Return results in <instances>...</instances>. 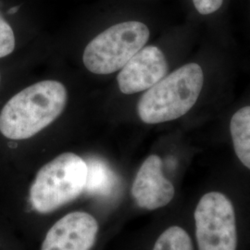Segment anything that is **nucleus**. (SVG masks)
Instances as JSON below:
<instances>
[{"label": "nucleus", "mask_w": 250, "mask_h": 250, "mask_svg": "<svg viewBox=\"0 0 250 250\" xmlns=\"http://www.w3.org/2000/svg\"><path fill=\"white\" fill-rule=\"evenodd\" d=\"M68 93L58 81L36 83L13 96L0 112V133L11 140L33 137L56 121L65 108Z\"/></svg>", "instance_id": "obj_1"}, {"label": "nucleus", "mask_w": 250, "mask_h": 250, "mask_svg": "<svg viewBox=\"0 0 250 250\" xmlns=\"http://www.w3.org/2000/svg\"><path fill=\"white\" fill-rule=\"evenodd\" d=\"M204 83V72L188 63L166 75L141 97L137 112L141 121L157 125L184 116L194 107Z\"/></svg>", "instance_id": "obj_2"}, {"label": "nucleus", "mask_w": 250, "mask_h": 250, "mask_svg": "<svg viewBox=\"0 0 250 250\" xmlns=\"http://www.w3.org/2000/svg\"><path fill=\"white\" fill-rule=\"evenodd\" d=\"M87 165L80 156L66 152L45 164L30 188V201L39 213H50L84 191Z\"/></svg>", "instance_id": "obj_3"}, {"label": "nucleus", "mask_w": 250, "mask_h": 250, "mask_svg": "<svg viewBox=\"0 0 250 250\" xmlns=\"http://www.w3.org/2000/svg\"><path fill=\"white\" fill-rule=\"evenodd\" d=\"M149 29L140 21H125L109 27L86 45L83 61L95 74H110L124 68L149 38Z\"/></svg>", "instance_id": "obj_4"}, {"label": "nucleus", "mask_w": 250, "mask_h": 250, "mask_svg": "<svg viewBox=\"0 0 250 250\" xmlns=\"http://www.w3.org/2000/svg\"><path fill=\"white\" fill-rule=\"evenodd\" d=\"M194 222L198 250H237L235 209L230 197L224 193L210 191L200 197Z\"/></svg>", "instance_id": "obj_5"}, {"label": "nucleus", "mask_w": 250, "mask_h": 250, "mask_svg": "<svg viewBox=\"0 0 250 250\" xmlns=\"http://www.w3.org/2000/svg\"><path fill=\"white\" fill-rule=\"evenodd\" d=\"M168 70L167 60L160 48L144 46L118 74L119 88L125 95L149 89L167 75Z\"/></svg>", "instance_id": "obj_6"}, {"label": "nucleus", "mask_w": 250, "mask_h": 250, "mask_svg": "<svg viewBox=\"0 0 250 250\" xmlns=\"http://www.w3.org/2000/svg\"><path fill=\"white\" fill-rule=\"evenodd\" d=\"M98 232L99 224L92 215L83 211L71 212L49 229L41 250H90Z\"/></svg>", "instance_id": "obj_7"}, {"label": "nucleus", "mask_w": 250, "mask_h": 250, "mask_svg": "<svg viewBox=\"0 0 250 250\" xmlns=\"http://www.w3.org/2000/svg\"><path fill=\"white\" fill-rule=\"evenodd\" d=\"M131 193L134 202L146 210H156L170 204L175 188L162 170V161L158 155L148 156L139 168Z\"/></svg>", "instance_id": "obj_8"}, {"label": "nucleus", "mask_w": 250, "mask_h": 250, "mask_svg": "<svg viewBox=\"0 0 250 250\" xmlns=\"http://www.w3.org/2000/svg\"><path fill=\"white\" fill-rule=\"evenodd\" d=\"M85 162L87 165V175L83 192L102 197L111 195L118 185L115 172L100 159L93 158Z\"/></svg>", "instance_id": "obj_9"}, {"label": "nucleus", "mask_w": 250, "mask_h": 250, "mask_svg": "<svg viewBox=\"0 0 250 250\" xmlns=\"http://www.w3.org/2000/svg\"><path fill=\"white\" fill-rule=\"evenodd\" d=\"M230 133L235 155L250 170V106L242 107L233 114Z\"/></svg>", "instance_id": "obj_10"}, {"label": "nucleus", "mask_w": 250, "mask_h": 250, "mask_svg": "<svg viewBox=\"0 0 250 250\" xmlns=\"http://www.w3.org/2000/svg\"><path fill=\"white\" fill-rule=\"evenodd\" d=\"M152 250H194V245L183 227L173 225L161 232Z\"/></svg>", "instance_id": "obj_11"}, {"label": "nucleus", "mask_w": 250, "mask_h": 250, "mask_svg": "<svg viewBox=\"0 0 250 250\" xmlns=\"http://www.w3.org/2000/svg\"><path fill=\"white\" fill-rule=\"evenodd\" d=\"M15 48V36L7 21L0 16V59L12 53Z\"/></svg>", "instance_id": "obj_12"}, {"label": "nucleus", "mask_w": 250, "mask_h": 250, "mask_svg": "<svg viewBox=\"0 0 250 250\" xmlns=\"http://www.w3.org/2000/svg\"><path fill=\"white\" fill-rule=\"evenodd\" d=\"M224 0H193L198 13L202 15L211 14L223 5Z\"/></svg>", "instance_id": "obj_13"}, {"label": "nucleus", "mask_w": 250, "mask_h": 250, "mask_svg": "<svg viewBox=\"0 0 250 250\" xmlns=\"http://www.w3.org/2000/svg\"><path fill=\"white\" fill-rule=\"evenodd\" d=\"M19 9V7H15V8H13V9H9V14H13V13H15L17 10Z\"/></svg>", "instance_id": "obj_14"}, {"label": "nucleus", "mask_w": 250, "mask_h": 250, "mask_svg": "<svg viewBox=\"0 0 250 250\" xmlns=\"http://www.w3.org/2000/svg\"><path fill=\"white\" fill-rule=\"evenodd\" d=\"M0 80H1V77H0Z\"/></svg>", "instance_id": "obj_15"}]
</instances>
